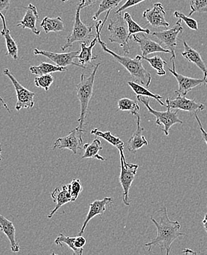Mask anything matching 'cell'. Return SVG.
Here are the masks:
<instances>
[{
    "label": "cell",
    "mask_w": 207,
    "mask_h": 255,
    "mask_svg": "<svg viewBox=\"0 0 207 255\" xmlns=\"http://www.w3.org/2000/svg\"><path fill=\"white\" fill-rule=\"evenodd\" d=\"M157 214L159 215V221H156L154 218H151L152 222L157 230V236L151 242L145 244V247H148V251L151 252L153 246H158L162 251H166V255H169L173 243L177 238L186 234L181 233V224L179 221H171L169 219L166 207L159 210Z\"/></svg>",
    "instance_id": "6da1fadb"
},
{
    "label": "cell",
    "mask_w": 207,
    "mask_h": 255,
    "mask_svg": "<svg viewBox=\"0 0 207 255\" xmlns=\"http://www.w3.org/2000/svg\"><path fill=\"white\" fill-rule=\"evenodd\" d=\"M110 11L107 12L106 16L104 18V21H99L95 24V28H96V35L98 36V42L101 44L103 50L105 53H108L119 62L121 65L123 66L127 71L131 74L136 81H139V83L145 87H148L151 84L152 77L151 73L145 69L142 65V55H137L134 58H131L127 56H121V55L116 54L113 51H111L110 49L107 47L106 44L101 39V31L104 28V24L106 21L107 18L109 16Z\"/></svg>",
    "instance_id": "7a4b0ae2"
},
{
    "label": "cell",
    "mask_w": 207,
    "mask_h": 255,
    "mask_svg": "<svg viewBox=\"0 0 207 255\" xmlns=\"http://www.w3.org/2000/svg\"><path fill=\"white\" fill-rule=\"evenodd\" d=\"M100 66H101V63L97 64L95 66L94 70L89 76H87L84 73L81 74V81L79 84H77L76 87L77 97L81 106V114H80L79 119L78 120L79 126L77 128L81 138H83V133L87 132V130H84V127L86 124L87 113H88L89 104L93 95L95 76Z\"/></svg>",
    "instance_id": "3957f363"
},
{
    "label": "cell",
    "mask_w": 207,
    "mask_h": 255,
    "mask_svg": "<svg viewBox=\"0 0 207 255\" xmlns=\"http://www.w3.org/2000/svg\"><path fill=\"white\" fill-rule=\"evenodd\" d=\"M82 10L81 4L79 3L76 9V16L74 19V25L71 33L67 38V42L65 43L61 50L65 51L67 49L73 47V44L76 42L89 43L92 38H95L96 35L93 34V26H89L84 24L81 19V10Z\"/></svg>",
    "instance_id": "277c9868"
},
{
    "label": "cell",
    "mask_w": 207,
    "mask_h": 255,
    "mask_svg": "<svg viewBox=\"0 0 207 255\" xmlns=\"http://www.w3.org/2000/svg\"><path fill=\"white\" fill-rule=\"evenodd\" d=\"M136 98H137L138 101H140L142 104L145 105L148 112L156 118V125L160 126V127L164 126V128H162V130L166 136L169 135L170 128L173 125L183 124V121L179 119V117H178L179 110L176 111V112H171V110H170L171 109L167 107H168V110L166 112H159V111L154 110L151 108V106H150V101H151L150 98H142L141 96H136Z\"/></svg>",
    "instance_id": "5b68a950"
},
{
    "label": "cell",
    "mask_w": 207,
    "mask_h": 255,
    "mask_svg": "<svg viewBox=\"0 0 207 255\" xmlns=\"http://www.w3.org/2000/svg\"><path fill=\"white\" fill-rule=\"evenodd\" d=\"M116 19L110 20L109 24L108 26V30H109V41L111 43H116L119 44L123 49L124 54H129L130 47L128 42V28L126 25L125 19L122 16V13H118Z\"/></svg>",
    "instance_id": "8992f818"
},
{
    "label": "cell",
    "mask_w": 207,
    "mask_h": 255,
    "mask_svg": "<svg viewBox=\"0 0 207 255\" xmlns=\"http://www.w3.org/2000/svg\"><path fill=\"white\" fill-rule=\"evenodd\" d=\"M119 155H120V167L121 173L119 175V182L123 190L122 194V201L126 206L130 205L129 194L130 188H131L132 183L134 180L135 176L137 173L139 165L136 164L128 163L127 162L125 158L124 148L119 149Z\"/></svg>",
    "instance_id": "52a82bcc"
},
{
    "label": "cell",
    "mask_w": 207,
    "mask_h": 255,
    "mask_svg": "<svg viewBox=\"0 0 207 255\" xmlns=\"http://www.w3.org/2000/svg\"><path fill=\"white\" fill-rule=\"evenodd\" d=\"M3 73L6 76L8 77L9 79L11 81L15 90H16V106H15V110L20 111L21 109H32L35 105V93L34 92L30 91V90L23 87L16 78L12 75L8 69H4L3 70Z\"/></svg>",
    "instance_id": "ba28073f"
},
{
    "label": "cell",
    "mask_w": 207,
    "mask_h": 255,
    "mask_svg": "<svg viewBox=\"0 0 207 255\" xmlns=\"http://www.w3.org/2000/svg\"><path fill=\"white\" fill-rule=\"evenodd\" d=\"M184 28L182 25V20H178L176 24L172 28L163 31L153 32L151 34L152 36L157 38L161 42L165 44V46L169 48L171 52V58L170 60L176 59V48L177 46V38L179 33L183 32Z\"/></svg>",
    "instance_id": "9c48e42d"
},
{
    "label": "cell",
    "mask_w": 207,
    "mask_h": 255,
    "mask_svg": "<svg viewBox=\"0 0 207 255\" xmlns=\"http://www.w3.org/2000/svg\"><path fill=\"white\" fill-rule=\"evenodd\" d=\"M173 64V68L168 67L170 73L173 75L177 80L178 84H179V90H176V94L179 96H186L188 92L191 91L193 89L196 88V87L202 85V84H206L204 78H193L190 77L185 76V75H181L176 72V64H175V60L172 61Z\"/></svg>",
    "instance_id": "30bf717a"
},
{
    "label": "cell",
    "mask_w": 207,
    "mask_h": 255,
    "mask_svg": "<svg viewBox=\"0 0 207 255\" xmlns=\"http://www.w3.org/2000/svg\"><path fill=\"white\" fill-rule=\"evenodd\" d=\"M34 54L36 55H43V56L47 57L49 59L51 60L58 67H65L70 65L77 66V67H81L82 69H87L86 67H83L81 64H78L74 61L75 58H77L78 55L80 54V51L69 52V53H52L50 51H46V50H39L38 49H35Z\"/></svg>",
    "instance_id": "8fae6325"
},
{
    "label": "cell",
    "mask_w": 207,
    "mask_h": 255,
    "mask_svg": "<svg viewBox=\"0 0 207 255\" xmlns=\"http://www.w3.org/2000/svg\"><path fill=\"white\" fill-rule=\"evenodd\" d=\"M166 11L163 4L161 3H156L153 4V7L151 9L144 11L142 17L145 18L148 21V24L152 27L159 28L162 27L168 28L170 24L165 19Z\"/></svg>",
    "instance_id": "7c38bea8"
},
{
    "label": "cell",
    "mask_w": 207,
    "mask_h": 255,
    "mask_svg": "<svg viewBox=\"0 0 207 255\" xmlns=\"http://www.w3.org/2000/svg\"><path fill=\"white\" fill-rule=\"evenodd\" d=\"M84 145L83 138L80 136L78 128H76L70 131L67 136L57 139L53 148L69 149L73 151L74 154H77L78 149H82Z\"/></svg>",
    "instance_id": "4fadbf2b"
},
{
    "label": "cell",
    "mask_w": 207,
    "mask_h": 255,
    "mask_svg": "<svg viewBox=\"0 0 207 255\" xmlns=\"http://www.w3.org/2000/svg\"><path fill=\"white\" fill-rule=\"evenodd\" d=\"M167 107L173 110L185 111V112H202L205 110V106L200 103H196L195 99H188L185 96H179L175 98H168L166 100Z\"/></svg>",
    "instance_id": "5bb4252c"
},
{
    "label": "cell",
    "mask_w": 207,
    "mask_h": 255,
    "mask_svg": "<svg viewBox=\"0 0 207 255\" xmlns=\"http://www.w3.org/2000/svg\"><path fill=\"white\" fill-rule=\"evenodd\" d=\"M132 37L133 41L139 44L142 57H147L154 53H171L168 49L167 50L164 48L159 43L150 39L145 33H139L138 35H133Z\"/></svg>",
    "instance_id": "9a60e30c"
},
{
    "label": "cell",
    "mask_w": 207,
    "mask_h": 255,
    "mask_svg": "<svg viewBox=\"0 0 207 255\" xmlns=\"http://www.w3.org/2000/svg\"><path fill=\"white\" fill-rule=\"evenodd\" d=\"M113 199L111 197H105L102 200H95L90 204V210L87 218L84 221V224L81 227V231L79 232V236H83V234L87 228V224L93 218L98 216H103L106 210V207L113 202Z\"/></svg>",
    "instance_id": "2e32d148"
},
{
    "label": "cell",
    "mask_w": 207,
    "mask_h": 255,
    "mask_svg": "<svg viewBox=\"0 0 207 255\" xmlns=\"http://www.w3.org/2000/svg\"><path fill=\"white\" fill-rule=\"evenodd\" d=\"M24 8H25L26 13L24 14V18L19 21V23H18L16 26L22 27L24 29H29L35 35L39 36L40 30H38L37 27H36V23H37L38 17H39L37 8H36V6L33 5L31 3Z\"/></svg>",
    "instance_id": "e0dca14e"
},
{
    "label": "cell",
    "mask_w": 207,
    "mask_h": 255,
    "mask_svg": "<svg viewBox=\"0 0 207 255\" xmlns=\"http://www.w3.org/2000/svg\"><path fill=\"white\" fill-rule=\"evenodd\" d=\"M137 121H136V129L135 130L131 137L128 139V150L132 153H135L136 150L140 149L143 146L148 145V142L146 138L143 135L145 128L141 127V119L139 115H136Z\"/></svg>",
    "instance_id": "ac0fdd59"
},
{
    "label": "cell",
    "mask_w": 207,
    "mask_h": 255,
    "mask_svg": "<svg viewBox=\"0 0 207 255\" xmlns=\"http://www.w3.org/2000/svg\"><path fill=\"white\" fill-rule=\"evenodd\" d=\"M184 47H185V51L182 52V55L189 62L193 63L195 65L197 66L202 73H204V79L207 85V67L205 64V61L202 59L200 53L197 50H194L191 47L188 45V43L185 40H184Z\"/></svg>",
    "instance_id": "d6986e66"
},
{
    "label": "cell",
    "mask_w": 207,
    "mask_h": 255,
    "mask_svg": "<svg viewBox=\"0 0 207 255\" xmlns=\"http://www.w3.org/2000/svg\"><path fill=\"white\" fill-rule=\"evenodd\" d=\"M51 197L53 199V201L56 203V206L53 210H52L51 213L49 214L48 219H51L54 216L55 213L64 204L69 202H73L71 194L69 190L68 184L63 185L61 188L56 187L51 193Z\"/></svg>",
    "instance_id": "ffe728a7"
},
{
    "label": "cell",
    "mask_w": 207,
    "mask_h": 255,
    "mask_svg": "<svg viewBox=\"0 0 207 255\" xmlns=\"http://www.w3.org/2000/svg\"><path fill=\"white\" fill-rule=\"evenodd\" d=\"M0 230L4 233L10 244L12 253H19L20 246L16 239V228L12 221L0 215Z\"/></svg>",
    "instance_id": "44dd1931"
},
{
    "label": "cell",
    "mask_w": 207,
    "mask_h": 255,
    "mask_svg": "<svg viewBox=\"0 0 207 255\" xmlns=\"http://www.w3.org/2000/svg\"><path fill=\"white\" fill-rule=\"evenodd\" d=\"M0 18H1V21H2L3 25L2 30L1 31V36L4 37L6 46H7V52L6 53V55L10 57L13 59L17 60L18 58H19L18 57L19 48H18L17 44H16V41H15L11 34H10V30L7 28L4 15L2 14V13H0Z\"/></svg>",
    "instance_id": "7402d4cb"
},
{
    "label": "cell",
    "mask_w": 207,
    "mask_h": 255,
    "mask_svg": "<svg viewBox=\"0 0 207 255\" xmlns=\"http://www.w3.org/2000/svg\"><path fill=\"white\" fill-rule=\"evenodd\" d=\"M98 36L93 38V41L90 42V44L87 46V43L82 42L81 44V50H80V54L78 55L77 58L78 59V64H81L83 67H86L87 64H92L93 65V61L96 60L98 58V55L93 54V50L97 42H98Z\"/></svg>",
    "instance_id": "603a6c76"
},
{
    "label": "cell",
    "mask_w": 207,
    "mask_h": 255,
    "mask_svg": "<svg viewBox=\"0 0 207 255\" xmlns=\"http://www.w3.org/2000/svg\"><path fill=\"white\" fill-rule=\"evenodd\" d=\"M83 148L84 149L83 159H97L101 161L105 160V158L99 154L100 150H103L101 141L100 140L99 138H95L91 143L85 144Z\"/></svg>",
    "instance_id": "cb8c5ba5"
},
{
    "label": "cell",
    "mask_w": 207,
    "mask_h": 255,
    "mask_svg": "<svg viewBox=\"0 0 207 255\" xmlns=\"http://www.w3.org/2000/svg\"><path fill=\"white\" fill-rule=\"evenodd\" d=\"M40 25L43 27L46 33H49L50 32L58 33V32L65 30L64 21L61 16H58L56 18L45 17L42 20Z\"/></svg>",
    "instance_id": "d4e9b609"
},
{
    "label": "cell",
    "mask_w": 207,
    "mask_h": 255,
    "mask_svg": "<svg viewBox=\"0 0 207 255\" xmlns=\"http://www.w3.org/2000/svg\"><path fill=\"white\" fill-rule=\"evenodd\" d=\"M67 71V68L65 67H58L57 65L49 64V63L41 62L38 66H33L30 67V72L33 75H50V74L57 73V72Z\"/></svg>",
    "instance_id": "484cf974"
},
{
    "label": "cell",
    "mask_w": 207,
    "mask_h": 255,
    "mask_svg": "<svg viewBox=\"0 0 207 255\" xmlns=\"http://www.w3.org/2000/svg\"><path fill=\"white\" fill-rule=\"evenodd\" d=\"M128 84L131 87V90L136 94V96H144L153 98V99L156 100L157 102L162 107H167L166 104L162 101V97L160 95L153 93V92L149 91L146 87H143V86L140 85L137 83L133 82V81H128Z\"/></svg>",
    "instance_id": "4316f807"
},
{
    "label": "cell",
    "mask_w": 207,
    "mask_h": 255,
    "mask_svg": "<svg viewBox=\"0 0 207 255\" xmlns=\"http://www.w3.org/2000/svg\"><path fill=\"white\" fill-rule=\"evenodd\" d=\"M124 19L128 25V40L131 39V36L133 35L139 34V33H145V34H151V31L149 29H144L140 25L137 24L134 20L132 18L131 14L128 12L124 13Z\"/></svg>",
    "instance_id": "83f0119b"
},
{
    "label": "cell",
    "mask_w": 207,
    "mask_h": 255,
    "mask_svg": "<svg viewBox=\"0 0 207 255\" xmlns=\"http://www.w3.org/2000/svg\"><path fill=\"white\" fill-rule=\"evenodd\" d=\"M92 134L95 135L98 137L103 138L108 143L114 146L119 150L120 148H124V142L117 136L112 135L110 131H101L98 128H95L91 130Z\"/></svg>",
    "instance_id": "f1b7e54d"
},
{
    "label": "cell",
    "mask_w": 207,
    "mask_h": 255,
    "mask_svg": "<svg viewBox=\"0 0 207 255\" xmlns=\"http://www.w3.org/2000/svg\"><path fill=\"white\" fill-rule=\"evenodd\" d=\"M75 240H76V238L65 236L63 233H61L59 236H58V237L56 238L55 244L61 247L64 246V244H65L69 248L73 250V255H83L84 249H78V247H76V244H75Z\"/></svg>",
    "instance_id": "f546056e"
},
{
    "label": "cell",
    "mask_w": 207,
    "mask_h": 255,
    "mask_svg": "<svg viewBox=\"0 0 207 255\" xmlns=\"http://www.w3.org/2000/svg\"><path fill=\"white\" fill-rule=\"evenodd\" d=\"M118 111L131 112L133 116L139 115L140 107L136 101L128 98H122L118 101Z\"/></svg>",
    "instance_id": "4dcf8cb0"
},
{
    "label": "cell",
    "mask_w": 207,
    "mask_h": 255,
    "mask_svg": "<svg viewBox=\"0 0 207 255\" xmlns=\"http://www.w3.org/2000/svg\"><path fill=\"white\" fill-rule=\"evenodd\" d=\"M142 60H145L149 63L150 65L156 70L157 75L159 76H164L166 75V71L165 70V65H168L166 61H164L159 55H155L152 58H148V57H142Z\"/></svg>",
    "instance_id": "1f68e13d"
},
{
    "label": "cell",
    "mask_w": 207,
    "mask_h": 255,
    "mask_svg": "<svg viewBox=\"0 0 207 255\" xmlns=\"http://www.w3.org/2000/svg\"><path fill=\"white\" fill-rule=\"evenodd\" d=\"M122 1V0H101L98 10H97L96 13L93 16V20L96 21L98 17L101 16V13H104V12L111 11L112 9L117 7L120 1Z\"/></svg>",
    "instance_id": "d6a6232c"
},
{
    "label": "cell",
    "mask_w": 207,
    "mask_h": 255,
    "mask_svg": "<svg viewBox=\"0 0 207 255\" xmlns=\"http://www.w3.org/2000/svg\"><path fill=\"white\" fill-rule=\"evenodd\" d=\"M190 12L188 16L190 17L194 13H207V0H189Z\"/></svg>",
    "instance_id": "836d02e7"
},
{
    "label": "cell",
    "mask_w": 207,
    "mask_h": 255,
    "mask_svg": "<svg viewBox=\"0 0 207 255\" xmlns=\"http://www.w3.org/2000/svg\"><path fill=\"white\" fill-rule=\"evenodd\" d=\"M53 81L54 78L52 75H41L35 78L34 84L38 88L44 89L46 92H48Z\"/></svg>",
    "instance_id": "e575fe53"
},
{
    "label": "cell",
    "mask_w": 207,
    "mask_h": 255,
    "mask_svg": "<svg viewBox=\"0 0 207 255\" xmlns=\"http://www.w3.org/2000/svg\"><path fill=\"white\" fill-rule=\"evenodd\" d=\"M69 190L72 196V201L74 202L78 199L83 190L82 184L79 179H75L68 184Z\"/></svg>",
    "instance_id": "d590c367"
},
{
    "label": "cell",
    "mask_w": 207,
    "mask_h": 255,
    "mask_svg": "<svg viewBox=\"0 0 207 255\" xmlns=\"http://www.w3.org/2000/svg\"><path fill=\"white\" fill-rule=\"evenodd\" d=\"M174 16L177 18L178 19H181L185 21L187 26H188L189 28L191 29V30H199V24H198V21H196V20L193 19V18L191 17H189V16H185L184 13H181V12L179 11H175Z\"/></svg>",
    "instance_id": "8d00e7d4"
},
{
    "label": "cell",
    "mask_w": 207,
    "mask_h": 255,
    "mask_svg": "<svg viewBox=\"0 0 207 255\" xmlns=\"http://www.w3.org/2000/svg\"><path fill=\"white\" fill-rule=\"evenodd\" d=\"M146 1V0H128L122 7H119L116 12L115 14L117 13H122L123 10H126V9L129 8V7H133V6L139 4V3L142 2V1Z\"/></svg>",
    "instance_id": "74e56055"
},
{
    "label": "cell",
    "mask_w": 207,
    "mask_h": 255,
    "mask_svg": "<svg viewBox=\"0 0 207 255\" xmlns=\"http://www.w3.org/2000/svg\"><path fill=\"white\" fill-rule=\"evenodd\" d=\"M10 6V0H0V13L5 15Z\"/></svg>",
    "instance_id": "f35d334b"
},
{
    "label": "cell",
    "mask_w": 207,
    "mask_h": 255,
    "mask_svg": "<svg viewBox=\"0 0 207 255\" xmlns=\"http://www.w3.org/2000/svg\"><path fill=\"white\" fill-rule=\"evenodd\" d=\"M194 116L198 124H199V128H200L201 131H202V138H203L204 141L206 142L207 145V132L204 128L203 125H202V122H201L200 119H199V116H198L197 112L194 113Z\"/></svg>",
    "instance_id": "ab89813d"
},
{
    "label": "cell",
    "mask_w": 207,
    "mask_h": 255,
    "mask_svg": "<svg viewBox=\"0 0 207 255\" xmlns=\"http://www.w3.org/2000/svg\"><path fill=\"white\" fill-rule=\"evenodd\" d=\"M75 244H76V247L78 249H84V247L87 244V240L83 236H78L75 240Z\"/></svg>",
    "instance_id": "60d3db41"
},
{
    "label": "cell",
    "mask_w": 207,
    "mask_h": 255,
    "mask_svg": "<svg viewBox=\"0 0 207 255\" xmlns=\"http://www.w3.org/2000/svg\"><path fill=\"white\" fill-rule=\"evenodd\" d=\"M98 0H81V7L85 8V7H90V6L94 5Z\"/></svg>",
    "instance_id": "b9f144b4"
},
{
    "label": "cell",
    "mask_w": 207,
    "mask_h": 255,
    "mask_svg": "<svg viewBox=\"0 0 207 255\" xmlns=\"http://www.w3.org/2000/svg\"><path fill=\"white\" fill-rule=\"evenodd\" d=\"M181 255H199V253L197 252L190 250V249H184L182 253H181Z\"/></svg>",
    "instance_id": "7bdbcfd3"
},
{
    "label": "cell",
    "mask_w": 207,
    "mask_h": 255,
    "mask_svg": "<svg viewBox=\"0 0 207 255\" xmlns=\"http://www.w3.org/2000/svg\"><path fill=\"white\" fill-rule=\"evenodd\" d=\"M0 102L2 104L3 107H4V108L8 112V113H10V112H10V109H9L8 106H7V103L4 101V99H3L1 96H0Z\"/></svg>",
    "instance_id": "ee69618b"
},
{
    "label": "cell",
    "mask_w": 207,
    "mask_h": 255,
    "mask_svg": "<svg viewBox=\"0 0 207 255\" xmlns=\"http://www.w3.org/2000/svg\"><path fill=\"white\" fill-rule=\"evenodd\" d=\"M203 225L207 233V213L205 215V219L203 220Z\"/></svg>",
    "instance_id": "f6af8a7d"
},
{
    "label": "cell",
    "mask_w": 207,
    "mask_h": 255,
    "mask_svg": "<svg viewBox=\"0 0 207 255\" xmlns=\"http://www.w3.org/2000/svg\"><path fill=\"white\" fill-rule=\"evenodd\" d=\"M1 151H2V149H1V144H0V161L1 160Z\"/></svg>",
    "instance_id": "bcb514c9"
},
{
    "label": "cell",
    "mask_w": 207,
    "mask_h": 255,
    "mask_svg": "<svg viewBox=\"0 0 207 255\" xmlns=\"http://www.w3.org/2000/svg\"><path fill=\"white\" fill-rule=\"evenodd\" d=\"M50 255H57V254H56V253H52V254Z\"/></svg>",
    "instance_id": "7dc6e473"
},
{
    "label": "cell",
    "mask_w": 207,
    "mask_h": 255,
    "mask_svg": "<svg viewBox=\"0 0 207 255\" xmlns=\"http://www.w3.org/2000/svg\"><path fill=\"white\" fill-rule=\"evenodd\" d=\"M61 1H69V0H61Z\"/></svg>",
    "instance_id": "c3c4849f"
}]
</instances>
